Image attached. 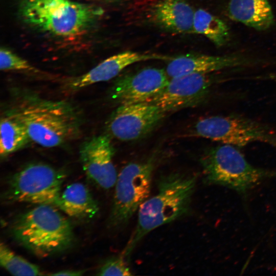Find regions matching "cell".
<instances>
[{"instance_id": "cell-10", "label": "cell", "mask_w": 276, "mask_h": 276, "mask_svg": "<svg viewBox=\"0 0 276 276\" xmlns=\"http://www.w3.org/2000/svg\"><path fill=\"white\" fill-rule=\"evenodd\" d=\"M165 114L156 105L147 102L120 105L108 120L107 129L120 141L136 140L151 132Z\"/></svg>"}, {"instance_id": "cell-3", "label": "cell", "mask_w": 276, "mask_h": 276, "mask_svg": "<svg viewBox=\"0 0 276 276\" xmlns=\"http://www.w3.org/2000/svg\"><path fill=\"white\" fill-rule=\"evenodd\" d=\"M19 12L26 24L61 37L81 33L103 13L98 6L71 0H23Z\"/></svg>"}, {"instance_id": "cell-8", "label": "cell", "mask_w": 276, "mask_h": 276, "mask_svg": "<svg viewBox=\"0 0 276 276\" xmlns=\"http://www.w3.org/2000/svg\"><path fill=\"white\" fill-rule=\"evenodd\" d=\"M65 173L43 163H32L13 175L4 198L11 202L56 206L65 180Z\"/></svg>"}, {"instance_id": "cell-15", "label": "cell", "mask_w": 276, "mask_h": 276, "mask_svg": "<svg viewBox=\"0 0 276 276\" xmlns=\"http://www.w3.org/2000/svg\"><path fill=\"white\" fill-rule=\"evenodd\" d=\"M194 13L185 0H160L153 10L157 24L169 31L180 34L194 33Z\"/></svg>"}, {"instance_id": "cell-12", "label": "cell", "mask_w": 276, "mask_h": 276, "mask_svg": "<svg viewBox=\"0 0 276 276\" xmlns=\"http://www.w3.org/2000/svg\"><path fill=\"white\" fill-rule=\"evenodd\" d=\"M114 149L107 135L94 136L84 142L80 149V158L87 177L103 189L112 188L118 174L113 163Z\"/></svg>"}, {"instance_id": "cell-4", "label": "cell", "mask_w": 276, "mask_h": 276, "mask_svg": "<svg viewBox=\"0 0 276 276\" xmlns=\"http://www.w3.org/2000/svg\"><path fill=\"white\" fill-rule=\"evenodd\" d=\"M52 206L38 205L20 215L12 227L15 238L41 258L62 251L74 241L70 222Z\"/></svg>"}, {"instance_id": "cell-22", "label": "cell", "mask_w": 276, "mask_h": 276, "mask_svg": "<svg viewBox=\"0 0 276 276\" xmlns=\"http://www.w3.org/2000/svg\"><path fill=\"white\" fill-rule=\"evenodd\" d=\"M126 259L122 254L109 258L100 266L97 275L128 276L132 275Z\"/></svg>"}, {"instance_id": "cell-18", "label": "cell", "mask_w": 276, "mask_h": 276, "mask_svg": "<svg viewBox=\"0 0 276 276\" xmlns=\"http://www.w3.org/2000/svg\"><path fill=\"white\" fill-rule=\"evenodd\" d=\"M30 140L23 125L8 113L2 117L0 124V154L5 157L22 147Z\"/></svg>"}, {"instance_id": "cell-16", "label": "cell", "mask_w": 276, "mask_h": 276, "mask_svg": "<svg viewBox=\"0 0 276 276\" xmlns=\"http://www.w3.org/2000/svg\"><path fill=\"white\" fill-rule=\"evenodd\" d=\"M227 13L231 19L263 31L274 23V15L268 0H230Z\"/></svg>"}, {"instance_id": "cell-1", "label": "cell", "mask_w": 276, "mask_h": 276, "mask_svg": "<svg viewBox=\"0 0 276 276\" xmlns=\"http://www.w3.org/2000/svg\"><path fill=\"white\" fill-rule=\"evenodd\" d=\"M196 181L197 176L179 173L159 179L157 193L148 198L138 210L136 227L122 253L127 260L149 232L188 214Z\"/></svg>"}, {"instance_id": "cell-20", "label": "cell", "mask_w": 276, "mask_h": 276, "mask_svg": "<svg viewBox=\"0 0 276 276\" xmlns=\"http://www.w3.org/2000/svg\"><path fill=\"white\" fill-rule=\"evenodd\" d=\"M0 264L14 275H43L37 265L16 255L2 242L0 245Z\"/></svg>"}, {"instance_id": "cell-7", "label": "cell", "mask_w": 276, "mask_h": 276, "mask_svg": "<svg viewBox=\"0 0 276 276\" xmlns=\"http://www.w3.org/2000/svg\"><path fill=\"white\" fill-rule=\"evenodd\" d=\"M192 135L235 147L261 142L276 149L275 129L237 114L212 116L201 119L194 125Z\"/></svg>"}, {"instance_id": "cell-13", "label": "cell", "mask_w": 276, "mask_h": 276, "mask_svg": "<svg viewBox=\"0 0 276 276\" xmlns=\"http://www.w3.org/2000/svg\"><path fill=\"white\" fill-rule=\"evenodd\" d=\"M173 57L157 54L125 51L105 59L88 72L70 80L66 87L77 90L117 77L124 68L136 62L149 60H170Z\"/></svg>"}, {"instance_id": "cell-14", "label": "cell", "mask_w": 276, "mask_h": 276, "mask_svg": "<svg viewBox=\"0 0 276 276\" xmlns=\"http://www.w3.org/2000/svg\"><path fill=\"white\" fill-rule=\"evenodd\" d=\"M251 62L240 55L211 56L187 54L173 57L170 60L166 72L170 78L191 74H208L230 68L250 64Z\"/></svg>"}, {"instance_id": "cell-17", "label": "cell", "mask_w": 276, "mask_h": 276, "mask_svg": "<svg viewBox=\"0 0 276 276\" xmlns=\"http://www.w3.org/2000/svg\"><path fill=\"white\" fill-rule=\"evenodd\" d=\"M56 206L71 217L82 219L94 217L99 210L88 189L81 182L67 185L61 191Z\"/></svg>"}, {"instance_id": "cell-6", "label": "cell", "mask_w": 276, "mask_h": 276, "mask_svg": "<svg viewBox=\"0 0 276 276\" xmlns=\"http://www.w3.org/2000/svg\"><path fill=\"white\" fill-rule=\"evenodd\" d=\"M155 160L151 158L126 165L118 175L112 205L108 218L110 228L125 226L149 197Z\"/></svg>"}, {"instance_id": "cell-2", "label": "cell", "mask_w": 276, "mask_h": 276, "mask_svg": "<svg viewBox=\"0 0 276 276\" xmlns=\"http://www.w3.org/2000/svg\"><path fill=\"white\" fill-rule=\"evenodd\" d=\"M9 113L23 125L30 140L43 147L62 145L79 134L78 113L63 101L24 97Z\"/></svg>"}, {"instance_id": "cell-9", "label": "cell", "mask_w": 276, "mask_h": 276, "mask_svg": "<svg viewBox=\"0 0 276 276\" xmlns=\"http://www.w3.org/2000/svg\"><path fill=\"white\" fill-rule=\"evenodd\" d=\"M214 83L209 74L170 78L162 90L147 103L156 105L165 114L196 106L208 98Z\"/></svg>"}, {"instance_id": "cell-24", "label": "cell", "mask_w": 276, "mask_h": 276, "mask_svg": "<svg viewBox=\"0 0 276 276\" xmlns=\"http://www.w3.org/2000/svg\"><path fill=\"white\" fill-rule=\"evenodd\" d=\"M108 1H114V0H108Z\"/></svg>"}, {"instance_id": "cell-11", "label": "cell", "mask_w": 276, "mask_h": 276, "mask_svg": "<svg viewBox=\"0 0 276 276\" xmlns=\"http://www.w3.org/2000/svg\"><path fill=\"white\" fill-rule=\"evenodd\" d=\"M169 80L166 71L145 68L118 77L111 87V96L120 105L148 102L162 90Z\"/></svg>"}, {"instance_id": "cell-23", "label": "cell", "mask_w": 276, "mask_h": 276, "mask_svg": "<svg viewBox=\"0 0 276 276\" xmlns=\"http://www.w3.org/2000/svg\"><path fill=\"white\" fill-rule=\"evenodd\" d=\"M85 272L82 270H65L49 274L52 275H81Z\"/></svg>"}, {"instance_id": "cell-19", "label": "cell", "mask_w": 276, "mask_h": 276, "mask_svg": "<svg viewBox=\"0 0 276 276\" xmlns=\"http://www.w3.org/2000/svg\"><path fill=\"white\" fill-rule=\"evenodd\" d=\"M194 33L204 35L217 47L225 44L229 38V31L221 19L202 9L195 11Z\"/></svg>"}, {"instance_id": "cell-5", "label": "cell", "mask_w": 276, "mask_h": 276, "mask_svg": "<svg viewBox=\"0 0 276 276\" xmlns=\"http://www.w3.org/2000/svg\"><path fill=\"white\" fill-rule=\"evenodd\" d=\"M200 163L205 183L227 187L244 198L264 179L276 177L275 171L255 167L237 147L227 144L207 150Z\"/></svg>"}, {"instance_id": "cell-21", "label": "cell", "mask_w": 276, "mask_h": 276, "mask_svg": "<svg viewBox=\"0 0 276 276\" xmlns=\"http://www.w3.org/2000/svg\"><path fill=\"white\" fill-rule=\"evenodd\" d=\"M0 68L4 71H33V67L26 60L6 48L0 51Z\"/></svg>"}]
</instances>
